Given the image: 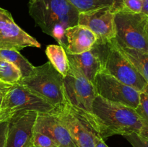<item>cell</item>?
I'll return each instance as SVG.
<instances>
[{"instance_id":"8fae6325","label":"cell","mask_w":148,"mask_h":147,"mask_svg":"<svg viewBox=\"0 0 148 147\" xmlns=\"http://www.w3.org/2000/svg\"><path fill=\"white\" fill-rule=\"evenodd\" d=\"M27 47L40 48V44L16 24L7 10L0 7V48L19 51Z\"/></svg>"},{"instance_id":"4316f807","label":"cell","mask_w":148,"mask_h":147,"mask_svg":"<svg viewBox=\"0 0 148 147\" xmlns=\"http://www.w3.org/2000/svg\"><path fill=\"white\" fill-rule=\"evenodd\" d=\"M8 85H10V84H3V83H1V82H0V90L1 91L4 87L7 86Z\"/></svg>"},{"instance_id":"7a4b0ae2","label":"cell","mask_w":148,"mask_h":147,"mask_svg":"<svg viewBox=\"0 0 148 147\" xmlns=\"http://www.w3.org/2000/svg\"><path fill=\"white\" fill-rule=\"evenodd\" d=\"M29 14L42 31L66 47L65 31L78 24L79 12L67 0H33Z\"/></svg>"},{"instance_id":"f546056e","label":"cell","mask_w":148,"mask_h":147,"mask_svg":"<svg viewBox=\"0 0 148 147\" xmlns=\"http://www.w3.org/2000/svg\"><path fill=\"white\" fill-rule=\"evenodd\" d=\"M30 1H33V0H30Z\"/></svg>"},{"instance_id":"277c9868","label":"cell","mask_w":148,"mask_h":147,"mask_svg":"<svg viewBox=\"0 0 148 147\" xmlns=\"http://www.w3.org/2000/svg\"><path fill=\"white\" fill-rule=\"evenodd\" d=\"M18 84L40 97L55 108L65 102L64 77L50 62L35 66L29 76L22 78Z\"/></svg>"},{"instance_id":"30bf717a","label":"cell","mask_w":148,"mask_h":147,"mask_svg":"<svg viewBox=\"0 0 148 147\" xmlns=\"http://www.w3.org/2000/svg\"><path fill=\"white\" fill-rule=\"evenodd\" d=\"M36 111L17 112L7 120L5 147H32Z\"/></svg>"},{"instance_id":"52a82bcc","label":"cell","mask_w":148,"mask_h":147,"mask_svg":"<svg viewBox=\"0 0 148 147\" xmlns=\"http://www.w3.org/2000/svg\"><path fill=\"white\" fill-rule=\"evenodd\" d=\"M64 89L68 103L88 122L92 102L97 96L93 84L69 68L67 75L64 77Z\"/></svg>"},{"instance_id":"603a6c76","label":"cell","mask_w":148,"mask_h":147,"mask_svg":"<svg viewBox=\"0 0 148 147\" xmlns=\"http://www.w3.org/2000/svg\"><path fill=\"white\" fill-rule=\"evenodd\" d=\"M124 138L133 147H148V140L137 133H131L124 135Z\"/></svg>"},{"instance_id":"f1b7e54d","label":"cell","mask_w":148,"mask_h":147,"mask_svg":"<svg viewBox=\"0 0 148 147\" xmlns=\"http://www.w3.org/2000/svg\"><path fill=\"white\" fill-rule=\"evenodd\" d=\"M147 33H148V20H147Z\"/></svg>"},{"instance_id":"484cf974","label":"cell","mask_w":148,"mask_h":147,"mask_svg":"<svg viewBox=\"0 0 148 147\" xmlns=\"http://www.w3.org/2000/svg\"><path fill=\"white\" fill-rule=\"evenodd\" d=\"M141 13L145 14L148 17V0H143V9Z\"/></svg>"},{"instance_id":"3957f363","label":"cell","mask_w":148,"mask_h":147,"mask_svg":"<svg viewBox=\"0 0 148 147\" xmlns=\"http://www.w3.org/2000/svg\"><path fill=\"white\" fill-rule=\"evenodd\" d=\"M94 48L102 63V71L142 92L148 84L119 47L115 39L106 43H95Z\"/></svg>"},{"instance_id":"4fadbf2b","label":"cell","mask_w":148,"mask_h":147,"mask_svg":"<svg viewBox=\"0 0 148 147\" xmlns=\"http://www.w3.org/2000/svg\"><path fill=\"white\" fill-rule=\"evenodd\" d=\"M34 131L47 135L58 147H77L66 127L52 112L38 113Z\"/></svg>"},{"instance_id":"9c48e42d","label":"cell","mask_w":148,"mask_h":147,"mask_svg":"<svg viewBox=\"0 0 148 147\" xmlns=\"http://www.w3.org/2000/svg\"><path fill=\"white\" fill-rule=\"evenodd\" d=\"M51 112L66 127L77 147H95L93 139L95 131L83 118L74 110L66 99Z\"/></svg>"},{"instance_id":"ffe728a7","label":"cell","mask_w":148,"mask_h":147,"mask_svg":"<svg viewBox=\"0 0 148 147\" xmlns=\"http://www.w3.org/2000/svg\"><path fill=\"white\" fill-rule=\"evenodd\" d=\"M79 13L87 12L98 9L112 6L114 0H67Z\"/></svg>"},{"instance_id":"83f0119b","label":"cell","mask_w":148,"mask_h":147,"mask_svg":"<svg viewBox=\"0 0 148 147\" xmlns=\"http://www.w3.org/2000/svg\"><path fill=\"white\" fill-rule=\"evenodd\" d=\"M2 98H3V94L2 92L0 90V106H1V101H2Z\"/></svg>"},{"instance_id":"6da1fadb","label":"cell","mask_w":148,"mask_h":147,"mask_svg":"<svg viewBox=\"0 0 148 147\" xmlns=\"http://www.w3.org/2000/svg\"><path fill=\"white\" fill-rule=\"evenodd\" d=\"M88 124L103 140L114 135H140L143 129L142 119L135 109L99 95L92 102Z\"/></svg>"},{"instance_id":"5bb4252c","label":"cell","mask_w":148,"mask_h":147,"mask_svg":"<svg viewBox=\"0 0 148 147\" xmlns=\"http://www.w3.org/2000/svg\"><path fill=\"white\" fill-rule=\"evenodd\" d=\"M66 55L69 68L93 84L96 75L102 71V63L95 49L92 48L89 51L79 54L66 53Z\"/></svg>"},{"instance_id":"9a60e30c","label":"cell","mask_w":148,"mask_h":147,"mask_svg":"<svg viewBox=\"0 0 148 147\" xmlns=\"http://www.w3.org/2000/svg\"><path fill=\"white\" fill-rule=\"evenodd\" d=\"M66 53L79 54L90 50L97 42L95 35L85 26L77 25L68 27L65 31Z\"/></svg>"},{"instance_id":"44dd1931","label":"cell","mask_w":148,"mask_h":147,"mask_svg":"<svg viewBox=\"0 0 148 147\" xmlns=\"http://www.w3.org/2000/svg\"><path fill=\"white\" fill-rule=\"evenodd\" d=\"M136 111L143 122V129L140 135L148 140V85L140 92V101Z\"/></svg>"},{"instance_id":"7402d4cb","label":"cell","mask_w":148,"mask_h":147,"mask_svg":"<svg viewBox=\"0 0 148 147\" xmlns=\"http://www.w3.org/2000/svg\"><path fill=\"white\" fill-rule=\"evenodd\" d=\"M33 147H58L56 143L47 135L38 131L33 132Z\"/></svg>"},{"instance_id":"d4e9b609","label":"cell","mask_w":148,"mask_h":147,"mask_svg":"<svg viewBox=\"0 0 148 147\" xmlns=\"http://www.w3.org/2000/svg\"><path fill=\"white\" fill-rule=\"evenodd\" d=\"M93 139L94 144H95V147H108L106 145V144L104 142V140L102 139L95 132L93 135Z\"/></svg>"},{"instance_id":"2e32d148","label":"cell","mask_w":148,"mask_h":147,"mask_svg":"<svg viewBox=\"0 0 148 147\" xmlns=\"http://www.w3.org/2000/svg\"><path fill=\"white\" fill-rule=\"evenodd\" d=\"M46 54L53 68L63 77L66 76L69 65L65 49L60 45H49L46 47Z\"/></svg>"},{"instance_id":"4dcf8cb0","label":"cell","mask_w":148,"mask_h":147,"mask_svg":"<svg viewBox=\"0 0 148 147\" xmlns=\"http://www.w3.org/2000/svg\"><path fill=\"white\" fill-rule=\"evenodd\" d=\"M32 147H33V146H32Z\"/></svg>"},{"instance_id":"8992f818","label":"cell","mask_w":148,"mask_h":147,"mask_svg":"<svg viewBox=\"0 0 148 147\" xmlns=\"http://www.w3.org/2000/svg\"><path fill=\"white\" fill-rule=\"evenodd\" d=\"M147 20L143 13H114L116 41L121 47L148 53Z\"/></svg>"},{"instance_id":"d6986e66","label":"cell","mask_w":148,"mask_h":147,"mask_svg":"<svg viewBox=\"0 0 148 147\" xmlns=\"http://www.w3.org/2000/svg\"><path fill=\"white\" fill-rule=\"evenodd\" d=\"M22 79L21 72L15 66L7 61L0 59V82L14 84Z\"/></svg>"},{"instance_id":"e0dca14e","label":"cell","mask_w":148,"mask_h":147,"mask_svg":"<svg viewBox=\"0 0 148 147\" xmlns=\"http://www.w3.org/2000/svg\"><path fill=\"white\" fill-rule=\"evenodd\" d=\"M0 59L7 61L15 66L21 72L22 78L29 76L35 67L20 54L18 50L14 49L0 48Z\"/></svg>"},{"instance_id":"ba28073f","label":"cell","mask_w":148,"mask_h":147,"mask_svg":"<svg viewBox=\"0 0 148 147\" xmlns=\"http://www.w3.org/2000/svg\"><path fill=\"white\" fill-rule=\"evenodd\" d=\"M94 86L97 95L114 102L136 109L140 101V92L125 84L111 75L101 71L96 75Z\"/></svg>"},{"instance_id":"cb8c5ba5","label":"cell","mask_w":148,"mask_h":147,"mask_svg":"<svg viewBox=\"0 0 148 147\" xmlns=\"http://www.w3.org/2000/svg\"><path fill=\"white\" fill-rule=\"evenodd\" d=\"M7 124V121L0 122V147H5Z\"/></svg>"},{"instance_id":"5b68a950","label":"cell","mask_w":148,"mask_h":147,"mask_svg":"<svg viewBox=\"0 0 148 147\" xmlns=\"http://www.w3.org/2000/svg\"><path fill=\"white\" fill-rule=\"evenodd\" d=\"M0 122L7 121L14 114L23 111H36L42 113L53 112L55 107L20 84L8 85L1 90Z\"/></svg>"},{"instance_id":"7c38bea8","label":"cell","mask_w":148,"mask_h":147,"mask_svg":"<svg viewBox=\"0 0 148 147\" xmlns=\"http://www.w3.org/2000/svg\"><path fill=\"white\" fill-rule=\"evenodd\" d=\"M78 24L87 27L95 35L96 43H106L116 38L114 13L109 7L79 13Z\"/></svg>"},{"instance_id":"ac0fdd59","label":"cell","mask_w":148,"mask_h":147,"mask_svg":"<svg viewBox=\"0 0 148 147\" xmlns=\"http://www.w3.org/2000/svg\"><path fill=\"white\" fill-rule=\"evenodd\" d=\"M119 47L148 84V53L121 47L119 45Z\"/></svg>"}]
</instances>
